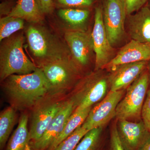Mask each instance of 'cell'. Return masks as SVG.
<instances>
[{"instance_id": "6da1fadb", "label": "cell", "mask_w": 150, "mask_h": 150, "mask_svg": "<svg viewBox=\"0 0 150 150\" xmlns=\"http://www.w3.org/2000/svg\"><path fill=\"white\" fill-rule=\"evenodd\" d=\"M3 91L10 106L16 110H30L49 93V86L42 69L25 75H11L2 82Z\"/></svg>"}, {"instance_id": "7a4b0ae2", "label": "cell", "mask_w": 150, "mask_h": 150, "mask_svg": "<svg viewBox=\"0 0 150 150\" xmlns=\"http://www.w3.org/2000/svg\"><path fill=\"white\" fill-rule=\"evenodd\" d=\"M26 35L30 51L38 68L50 62L71 57L68 47L43 26L30 25Z\"/></svg>"}, {"instance_id": "3957f363", "label": "cell", "mask_w": 150, "mask_h": 150, "mask_svg": "<svg viewBox=\"0 0 150 150\" xmlns=\"http://www.w3.org/2000/svg\"><path fill=\"white\" fill-rule=\"evenodd\" d=\"M24 37L22 33L12 35L2 41L0 48V79L12 75H25L38 67L25 55L23 49Z\"/></svg>"}, {"instance_id": "277c9868", "label": "cell", "mask_w": 150, "mask_h": 150, "mask_svg": "<svg viewBox=\"0 0 150 150\" xmlns=\"http://www.w3.org/2000/svg\"><path fill=\"white\" fill-rule=\"evenodd\" d=\"M103 69L94 71L82 77L69 93L75 109L93 107L108 93V76Z\"/></svg>"}, {"instance_id": "5b68a950", "label": "cell", "mask_w": 150, "mask_h": 150, "mask_svg": "<svg viewBox=\"0 0 150 150\" xmlns=\"http://www.w3.org/2000/svg\"><path fill=\"white\" fill-rule=\"evenodd\" d=\"M69 101V94L48 93L36 103L30 110L31 145L40 139L50 122Z\"/></svg>"}, {"instance_id": "8992f818", "label": "cell", "mask_w": 150, "mask_h": 150, "mask_svg": "<svg viewBox=\"0 0 150 150\" xmlns=\"http://www.w3.org/2000/svg\"><path fill=\"white\" fill-rule=\"evenodd\" d=\"M49 86V93L69 94L82 77L81 71L71 58L50 62L40 67Z\"/></svg>"}, {"instance_id": "52a82bcc", "label": "cell", "mask_w": 150, "mask_h": 150, "mask_svg": "<svg viewBox=\"0 0 150 150\" xmlns=\"http://www.w3.org/2000/svg\"><path fill=\"white\" fill-rule=\"evenodd\" d=\"M150 81L149 71H145L126 89L117 105L115 117L119 120H141L142 107Z\"/></svg>"}, {"instance_id": "ba28073f", "label": "cell", "mask_w": 150, "mask_h": 150, "mask_svg": "<svg viewBox=\"0 0 150 150\" xmlns=\"http://www.w3.org/2000/svg\"><path fill=\"white\" fill-rule=\"evenodd\" d=\"M127 11L123 0H105L103 9V24L112 46L118 44L125 34Z\"/></svg>"}, {"instance_id": "9c48e42d", "label": "cell", "mask_w": 150, "mask_h": 150, "mask_svg": "<svg viewBox=\"0 0 150 150\" xmlns=\"http://www.w3.org/2000/svg\"><path fill=\"white\" fill-rule=\"evenodd\" d=\"M125 93V90L110 91L101 101L93 106L82 126L88 131L103 127L115 117L116 108Z\"/></svg>"}, {"instance_id": "30bf717a", "label": "cell", "mask_w": 150, "mask_h": 150, "mask_svg": "<svg viewBox=\"0 0 150 150\" xmlns=\"http://www.w3.org/2000/svg\"><path fill=\"white\" fill-rule=\"evenodd\" d=\"M91 35L95 54L94 70L103 69L115 56L113 46L105 29L103 9L100 7H97L95 10L94 22Z\"/></svg>"}, {"instance_id": "8fae6325", "label": "cell", "mask_w": 150, "mask_h": 150, "mask_svg": "<svg viewBox=\"0 0 150 150\" xmlns=\"http://www.w3.org/2000/svg\"><path fill=\"white\" fill-rule=\"evenodd\" d=\"M64 37L73 61L81 71L88 66L94 52L91 33L67 30Z\"/></svg>"}, {"instance_id": "7c38bea8", "label": "cell", "mask_w": 150, "mask_h": 150, "mask_svg": "<svg viewBox=\"0 0 150 150\" xmlns=\"http://www.w3.org/2000/svg\"><path fill=\"white\" fill-rule=\"evenodd\" d=\"M117 131L121 145L125 150H140L150 132L142 120L139 121L119 120Z\"/></svg>"}, {"instance_id": "4fadbf2b", "label": "cell", "mask_w": 150, "mask_h": 150, "mask_svg": "<svg viewBox=\"0 0 150 150\" xmlns=\"http://www.w3.org/2000/svg\"><path fill=\"white\" fill-rule=\"evenodd\" d=\"M148 61L135 62L119 66L108 75L110 91L126 90L137 79L148 67Z\"/></svg>"}, {"instance_id": "5bb4252c", "label": "cell", "mask_w": 150, "mask_h": 150, "mask_svg": "<svg viewBox=\"0 0 150 150\" xmlns=\"http://www.w3.org/2000/svg\"><path fill=\"white\" fill-rule=\"evenodd\" d=\"M150 59V45L132 40L123 46L103 69L110 72L119 66Z\"/></svg>"}, {"instance_id": "9a60e30c", "label": "cell", "mask_w": 150, "mask_h": 150, "mask_svg": "<svg viewBox=\"0 0 150 150\" xmlns=\"http://www.w3.org/2000/svg\"><path fill=\"white\" fill-rule=\"evenodd\" d=\"M75 110L70 100L50 122L40 139L31 144L33 150H46L61 133Z\"/></svg>"}, {"instance_id": "2e32d148", "label": "cell", "mask_w": 150, "mask_h": 150, "mask_svg": "<svg viewBox=\"0 0 150 150\" xmlns=\"http://www.w3.org/2000/svg\"><path fill=\"white\" fill-rule=\"evenodd\" d=\"M128 32L132 40L150 45V7L144 6L128 16Z\"/></svg>"}, {"instance_id": "e0dca14e", "label": "cell", "mask_w": 150, "mask_h": 150, "mask_svg": "<svg viewBox=\"0 0 150 150\" xmlns=\"http://www.w3.org/2000/svg\"><path fill=\"white\" fill-rule=\"evenodd\" d=\"M58 14L67 26L68 30L87 31L90 16V11L88 8H60L58 11Z\"/></svg>"}, {"instance_id": "ac0fdd59", "label": "cell", "mask_w": 150, "mask_h": 150, "mask_svg": "<svg viewBox=\"0 0 150 150\" xmlns=\"http://www.w3.org/2000/svg\"><path fill=\"white\" fill-rule=\"evenodd\" d=\"M28 118L26 111L23 112L18 126L9 139L5 150H33L28 127Z\"/></svg>"}, {"instance_id": "d6986e66", "label": "cell", "mask_w": 150, "mask_h": 150, "mask_svg": "<svg viewBox=\"0 0 150 150\" xmlns=\"http://www.w3.org/2000/svg\"><path fill=\"white\" fill-rule=\"evenodd\" d=\"M43 14L35 0H19L8 16L23 19L33 23H38L43 20Z\"/></svg>"}, {"instance_id": "ffe728a7", "label": "cell", "mask_w": 150, "mask_h": 150, "mask_svg": "<svg viewBox=\"0 0 150 150\" xmlns=\"http://www.w3.org/2000/svg\"><path fill=\"white\" fill-rule=\"evenodd\" d=\"M92 107L76 108L67 121L59 136L51 143L46 150H53L58 145L81 126L85 121Z\"/></svg>"}, {"instance_id": "44dd1931", "label": "cell", "mask_w": 150, "mask_h": 150, "mask_svg": "<svg viewBox=\"0 0 150 150\" xmlns=\"http://www.w3.org/2000/svg\"><path fill=\"white\" fill-rule=\"evenodd\" d=\"M16 110L10 106L0 113V149L5 147L16 121Z\"/></svg>"}, {"instance_id": "7402d4cb", "label": "cell", "mask_w": 150, "mask_h": 150, "mask_svg": "<svg viewBox=\"0 0 150 150\" xmlns=\"http://www.w3.org/2000/svg\"><path fill=\"white\" fill-rule=\"evenodd\" d=\"M105 139L102 127L88 131L84 136L75 150H104Z\"/></svg>"}, {"instance_id": "603a6c76", "label": "cell", "mask_w": 150, "mask_h": 150, "mask_svg": "<svg viewBox=\"0 0 150 150\" xmlns=\"http://www.w3.org/2000/svg\"><path fill=\"white\" fill-rule=\"evenodd\" d=\"M24 20L19 18L7 16L4 17L0 20V41L8 38L15 33L23 29L24 27Z\"/></svg>"}, {"instance_id": "cb8c5ba5", "label": "cell", "mask_w": 150, "mask_h": 150, "mask_svg": "<svg viewBox=\"0 0 150 150\" xmlns=\"http://www.w3.org/2000/svg\"><path fill=\"white\" fill-rule=\"evenodd\" d=\"M88 131L82 126H80L53 150H75L81 140Z\"/></svg>"}, {"instance_id": "d4e9b609", "label": "cell", "mask_w": 150, "mask_h": 150, "mask_svg": "<svg viewBox=\"0 0 150 150\" xmlns=\"http://www.w3.org/2000/svg\"><path fill=\"white\" fill-rule=\"evenodd\" d=\"M94 1L95 0H56V5L60 8H88Z\"/></svg>"}, {"instance_id": "484cf974", "label": "cell", "mask_w": 150, "mask_h": 150, "mask_svg": "<svg viewBox=\"0 0 150 150\" xmlns=\"http://www.w3.org/2000/svg\"><path fill=\"white\" fill-rule=\"evenodd\" d=\"M107 150H125L120 142L116 123L112 126L110 130L108 147Z\"/></svg>"}, {"instance_id": "4316f807", "label": "cell", "mask_w": 150, "mask_h": 150, "mask_svg": "<svg viewBox=\"0 0 150 150\" xmlns=\"http://www.w3.org/2000/svg\"><path fill=\"white\" fill-rule=\"evenodd\" d=\"M141 117L146 129L150 132V88L148 90L142 107Z\"/></svg>"}, {"instance_id": "83f0119b", "label": "cell", "mask_w": 150, "mask_h": 150, "mask_svg": "<svg viewBox=\"0 0 150 150\" xmlns=\"http://www.w3.org/2000/svg\"><path fill=\"white\" fill-rule=\"evenodd\" d=\"M148 0H123L126 6L127 15L136 12L144 6Z\"/></svg>"}, {"instance_id": "f1b7e54d", "label": "cell", "mask_w": 150, "mask_h": 150, "mask_svg": "<svg viewBox=\"0 0 150 150\" xmlns=\"http://www.w3.org/2000/svg\"><path fill=\"white\" fill-rule=\"evenodd\" d=\"M38 6L43 14L51 13L54 10L53 0H35Z\"/></svg>"}, {"instance_id": "f546056e", "label": "cell", "mask_w": 150, "mask_h": 150, "mask_svg": "<svg viewBox=\"0 0 150 150\" xmlns=\"http://www.w3.org/2000/svg\"><path fill=\"white\" fill-rule=\"evenodd\" d=\"M140 150H150V132L146 141Z\"/></svg>"}, {"instance_id": "4dcf8cb0", "label": "cell", "mask_w": 150, "mask_h": 150, "mask_svg": "<svg viewBox=\"0 0 150 150\" xmlns=\"http://www.w3.org/2000/svg\"><path fill=\"white\" fill-rule=\"evenodd\" d=\"M148 71H149V74L150 76V59L149 61L148 62Z\"/></svg>"}, {"instance_id": "1f68e13d", "label": "cell", "mask_w": 150, "mask_h": 150, "mask_svg": "<svg viewBox=\"0 0 150 150\" xmlns=\"http://www.w3.org/2000/svg\"><path fill=\"white\" fill-rule=\"evenodd\" d=\"M149 5H150L149 7H150V0H149Z\"/></svg>"}]
</instances>
